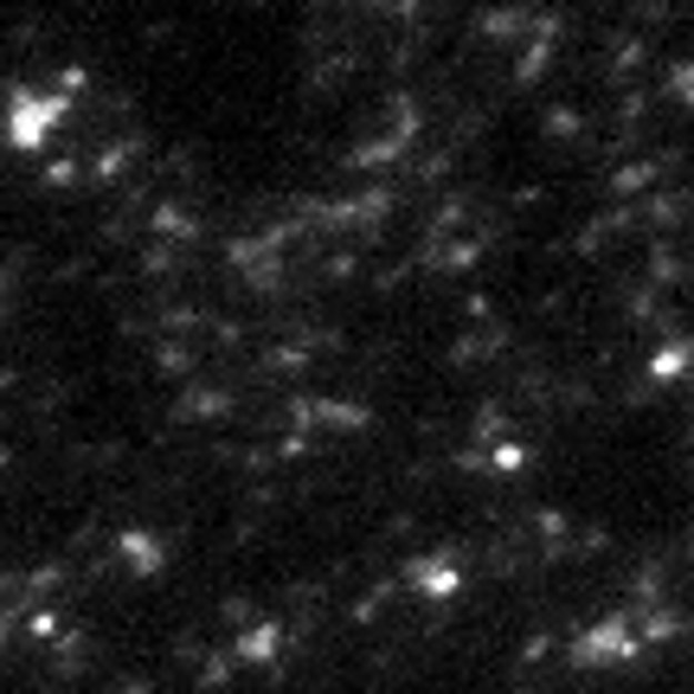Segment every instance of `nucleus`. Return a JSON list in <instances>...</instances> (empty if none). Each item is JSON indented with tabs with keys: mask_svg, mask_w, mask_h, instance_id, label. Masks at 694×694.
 Here are the masks:
<instances>
[{
	"mask_svg": "<svg viewBox=\"0 0 694 694\" xmlns=\"http://www.w3.org/2000/svg\"><path fill=\"white\" fill-rule=\"evenodd\" d=\"M149 232L154 239H168V244H187V239H200V219L181 207H154L149 212Z\"/></svg>",
	"mask_w": 694,
	"mask_h": 694,
	"instance_id": "nucleus-6",
	"label": "nucleus"
},
{
	"mask_svg": "<svg viewBox=\"0 0 694 694\" xmlns=\"http://www.w3.org/2000/svg\"><path fill=\"white\" fill-rule=\"evenodd\" d=\"M7 463H13V451H7V444H0V470H7Z\"/></svg>",
	"mask_w": 694,
	"mask_h": 694,
	"instance_id": "nucleus-10",
	"label": "nucleus"
},
{
	"mask_svg": "<svg viewBox=\"0 0 694 694\" xmlns=\"http://www.w3.org/2000/svg\"><path fill=\"white\" fill-rule=\"evenodd\" d=\"M405 579L419 585L424 599H451L456 585H463V573H456L451 560H412V566H405Z\"/></svg>",
	"mask_w": 694,
	"mask_h": 694,
	"instance_id": "nucleus-4",
	"label": "nucleus"
},
{
	"mask_svg": "<svg viewBox=\"0 0 694 694\" xmlns=\"http://www.w3.org/2000/svg\"><path fill=\"white\" fill-rule=\"evenodd\" d=\"M174 412H181V419H225V393L207 386V380H187V393H181Z\"/></svg>",
	"mask_w": 694,
	"mask_h": 694,
	"instance_id": "nucleus-7",
	"label": "nucleus"
},
{
	"mask_svg": "<svg viewBox=\"0 0 694 694\" xmlns=\"http://www.w3.org/2000/svg\"><path fill=\"white\" fill-rule=\"evenodd\" d=\"M154 366H161V373H187V366H193V348H181V341H161V348H154Z\"/></svg>",
	"mask_w": 694,
	"mask_h": 694,
	"instance_id": "nucleus-9",
	"label": "nucleus"
},
{
	"mask_svg": "<svg viewBox=\"0 0 694 694\" xmlns=\"http://www.w3.org/2000/svg\"><path fill=\"white\" fill-rule=\"evenodd\" d=\"M225 650H232V663L239 668H264V663H276L283 656V624H251V631H239V636H225Z\"/></svg>",
	"mask_w": 694,
	"mask_h": 694,
	"instance_id": "nucleus-2",
	"label": "nucleus"
},
{
	"mask_svg": "<svg viewBox=\"0 0 694 694\" xmlns=\"http://www.w3.org/2000/svg\"><path fill=\"white\" fill-rule=\"evenodd\" d=\"M232 650L225 643H207V656L193 663V694H225V682H232Z\"/></svg>",
	"mask_w": 694,
	"mask_h": 694,
	"instance_id": "nucleus-5",
	"label": "nucleus"
},
{
	"mask_svg": "<svg viewBox=\"0 0 694 694\" xmlns=\"http://www.w3.org/2000/svg\"><path fill=\"white\" fill-rule=\"evenodd\" d=\"M71 129V91H59V78L52 84H7L0 97V142L20 154H52V135Z\"/></svg>",
	"mask_w": 694,
	"mask_h": 694,
	"instance_id": "nucleus-1",
	"label": "nucleus"
},
{
	"mask_svg": "<svg viewBox=\"0 0 694 694\" xmlns=\"http://www.w3.org/2000/svg\"><path fill=\"white\" fill-rule=\"evenodd\" d=\"M39 181H46V187H71V181H78V161H71V154H46Z\"/></svg>",
	"mask_w": 694,
	"mask_h": 694,
	"instance_id": "nucleus-8",
	"label": "nucleus"
},
{
	"mask_svg": "<svg viewBox=\"0 0 694 694\" xmlns=\"http://www.w3.org/2000/svg\"><path fill=\"white\" fill-rule=\"evenodd\" d=\"M117 553H122V566L135 579H154L161 566H168V541L161 534H149V527H129V534H117Z\"/></svg>",
	"mask_w": 694,
	"mask_h": 694,
	"instance_id": "nucleus-3",
	"label": "nucleus"
}]
</instances>
